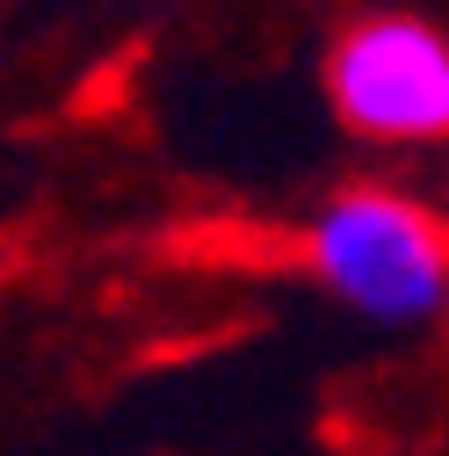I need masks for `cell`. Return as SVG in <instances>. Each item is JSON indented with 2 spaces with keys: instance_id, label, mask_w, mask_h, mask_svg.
<instances>
[{
  "instance_id": "6da1fadb",
  "label": "cell",
  "mask_w": 449,
  "mask_h": 456,
  "mask_svg": "<svg viewBox=\"0 0 449 456\" xmlns=\"http://www.w3.org/2000/svg\"><path fill=\"white\" fill-rule=\"evenodd\" d=\"M305 254L312 275L370 326H428L449 305L442 217L391 189H341L333 203H319Z\"/></svg>"
},
{
  "instance_id": "7a4b0ae2",
  "label": "cell",
  "mask_w": 449,
  "mask_h": 456,
  "mask_svg": "<svg viewBox=\"0 0 449 456\" xmlns=\"http://www.w3.org/2000/svg\"><path fill=\"white\" fill-rule=\"evenodd\" d=\"M326 94L355 138L442 145L449 138V37L420 15H370L333 44Z\"/></svg>"
}]
</instances>
